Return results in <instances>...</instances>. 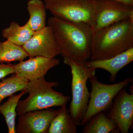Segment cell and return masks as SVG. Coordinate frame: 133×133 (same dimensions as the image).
<instances>
[{
	"instance_id": "1",
	"label": "cell",
	"mask_w": 133,
	"mask_h": 133,
	"mask_svg": "<svg viewBox=\"0 0 133 133\" xmlns=\"http://www.w3.org/2000/svg\"><path fill=\"white\" fill-rule=\"evenodd\" d=\"M48 25L52 29L64 64L69 61L85 63L90 59L93 34L90 25L54 16L49 19Z\"/></svg>"
},
{
	"instance_id": "2",
	"label": "cell",
	"mask_w": 133,
	"mask_h": 133,
	"mask_svg": "<svg viewBox=\"0 0 133 133\" xmlns=\"http://www.w3.org/2000/svg\"><path fill=\"white\" fill-rule=\"evenodd\" d=\"M132 48L133 18H130L93 33L89 60L108 59Z\"/></svg>"
},
{
	"instance_id": "3",
	"label": "cell",
	"mask_w": 133,
	"mask_h": 133,
	"mask_svg": "<svg viewBox=\"0 0 133 133\" xmlns=\"http://www.w3.org/2000/svg\"><path fill=\"white\" fill-rule=\"evenodd\" d=\"M58 85L57 81L48 82L44 77L29 81L24 90L28 94V97L19 101L16 108L17 115L31 111L66 105L70 97L52 88Z\"/></svg>"
},
{
	"instance_id": "4",
	"label": "cell",
	"mask_w": 133,
	"mask_h": 133,
	"mask_svg": "<svg viewBox=\"0 0 133 133\" xmlns=\"http://www.w3.org/2000/svg\"><path fill=\"white\" fill-rule=\"evenodd\" d=\"M72 74V99L69 107L70 114L77 125L80 124L88 106L90 92L87 85L89 78L95 75L96 70L89 68L85 63L69 61Z\"/></svg>"
},
{
	"instance_id": "5",
	"label": "cell",
	"mask_w": 133,
	"mask_h": 133,
	"mask_svg": "<svg viewBox=\"0 0 133 133\" xmlns=\"http://www.w3.org/2000/svg\"><path fill=\"white\" fill-rule=\"evenodd\" d=\"M53 16L70 21L85 23L91 26L98 7V0H43Z\"/></svg>"
},
{
	"instance_id": "6",
	"label": "cell",
	"mask_w": 133,
	"mask_h": 133,
	"mask_svg": "<svg viewBox=\"0 0 133 133\" xmlns=\"http://www.w3.org/2000/svg\"><path fill=\"white\" fill-rule=\"evenodd\" d=\"M91 85V91L88 106L80 124L84 126L94 115L99 112H105L111 107L115 97L122 89L133 81L132 77L119 83L107 84L101 83L95 75L88 79Z\"/></svg>"
},
{
	"instance_id": "7",
	"label": "cell",
	"mask_w": 133,
	"mask_h": 133,
	"mask_svg": "<svg viewBox=\"0 0 133 133\" xmlns=\"http://www.w3.org/2000/svg\"><path fill=\"white\" fill-rule=\"evenodd\" d=\"M133 18V6L114 0H98L93 33L128 18Z\"/></svg>"
},
{
	"instance_id": "8",
	"label": "cell",
	"mask_w": 133,
	"mask_h": 133,
	"mask_svg": "<svg viewBox=\"0 0 133 133\" xmlns=\"http://www.w3.org/2000/svg\"><path fill=\"white\" fill-rule=\"evenodd\" d=\"M22 47L29 57L42 56L51 58L60 55L54 33L49 25L34 32Z\"/></svg>"
},
{
	"instance_id": "9",
	"label": "cell",
	"mask_w": 133,
	"mask_h": 133,
	"mask_svg": "<svg viewBox=\"0 0 133 133\" xmlns=\"http://www.w3.org/2000/svg\"><path fill=\"white\" fill-rule=\"evenodd\" d=\"M107 116L115 122L121 133H128L133 124V94L124 88L115 97Z\"/></svg>"
},
{
	"instance_id": "10",
	"label": "cell",
	"mask_w": 133,
	"mask_h": 133,
	"mask_svg": "<svg viewBox=\"0 0 133 133\" xmlns=\"http://www.w3.org/2000/svg\"><path fill=\"white\" fill-rule=\"evenodd\" d=\"M58 110L51 108L35 110L19 115L16 127L17 133H48L51 122Z\"/></svg>"
},
{
	"instance_id": "11",
	"label": "cell",
	"mask_w": 133,
	"mask_h": 133,
	"mask_svg": "<svg viewBox=\"0 0 133 133\" xmlns=\"http://www.w3.org/2000/svg\"><path fill=\"white\" fill-rule=\"evenodd\" d=\"M59 59L42 56L30 57L13 65L15 74L29 81L44 77L51 69L58 65Z\"/></svg>"
},
{
	"instance_id": "12",
	"label": "cell",
	"mask_w": 133,
	"mask_h": 133,
	"mask_svg": "<svg viewBox=\"0 0 133 133\" xmlns=\"http://www.w3.org/2000/svg\"><path fill=\"white\" fill-rule=\"evenodd\" d=\"M133 60V48L104 60H89L86 62L87 66L91 69H103L110 74L109 79L112 82L116 80L118 72Z\"/></svg>"
},
{
	"instance_id": "13",
	"label": "cell",
	"mask_w": 133,
	"mask_h": 133,
	"mask_svg": "<svg viewBox=\"0 0 133 133\" xmlns=\"http://www.w3.org/2000/svg\"><path fill=\"white\" fill-rule=\"evenodd\" d=\"M84 126L83 133L120 132L115 122L108 118L103 111L99 112L94 115Z\"/></svg>"
},
{
	"instance_id": "14",
	"label": "cell",
	"mask_w": 133,
	"mask_h": 133,
	"mask_svg": "<svg viewBox=\"0 0 133 133\" xmlns=\"http://www.w3.org/2000/svg\"><path fill=\"white\" fill-rule=\"evenodd\" d=\"M77 126L66 105L63 106L52 119L48 133H76Z\"/></svg>"
},
{
	"instance_id": "15",
	"label": "cell",
	"mask_w": 133,
	"mask_h": 133,
	"mask_svg": "<svg viewBox=\"0 0 133 133\" xmlns=\"http://www.w3.org/2000/svg\"><path fill=\"white\" fill-rule=\"evenodd\" d=\"M29 18L26 24L32 31L40 30L46 26V9L42 0H29L27 3Z\"/></svg>"
},
{
	"instance_id": "16",
	"label": "cell",
	"mask_w": 133,
	"mask_h": 133,
	"mask_svg": "<svg viewBox=\"0 0 133 133\" xmlns=\"http://www.w3.org/2000/svg\"><path fill=\"white\" fill-rule=\"evenodd\" d=\"M34 32L26 23L21 26L13 21L8 27L3 30L2 35L6 40L22 46L31 38Z\"/></svg>"
},
{
	"instance_id": "17",
	"label": "cell",
	"mask_w": 133,
	"mask_h": 133,
	"mask_svg": "<svg viewBox=\"0 0 133 133\" xmlns=\"http://www.w3.org/2000/svg\"><path fill=\"white\" fill-rule=\"evenodd\" d=\"M26 93L25 91L23 90L17 95H10L8 100L0 106V113L5 118L9 133H16L15 121L17 107L20 99Z\"/></svg>"
},
{
	"instance_id": "18",
	"label": "cell",
	"mask_w": 133,
	"mask_h": 133,
	"mask_svg": "<svg viewBox=\"0 0 133 133\" xmlns=\"http://www.w3.org/2000/svg\"><path fill=\"white\" fill-rule=\"evenodd\" d=\"M28 57L22 46L16 45L6 40L0 42V63H9L22 61Z\"/></svg>"
},
{
	"instance_id": "19",
	"label": "cell",
	"mask_w": 133,
	"mask_h": 133,
	"mask_svg": "<svg viewBox=\"0 0 133 133\" xmlns=\"http://www.w3.org/2000/svg\"><path fill=\"white\" fill-rule=\"evenodd\" d=\"M29 81L15 74L9 77L2 79L0 82V106L5 98L24 90Z\"/></svg>"
},
{
	"instance_id": "20",
	"label": "cell",
	"mask_w": 133,
	"mask_h": 133,
	"mask_svg": "<svg viewBox=\"0 0 133 133\" xmlns=\"http://www.w3.org/2000/svg\"><path fill=\"white\" fill-rule=\"evenodd\" d=\"M13 64L9 63H0V79L5 78L6 76L15 74Z\"/></svg>"
},
{
	"instance_id": "21",
	"label": "cell",
	"mask_w": 133,
	"mask_h": 133,
	"mask_svg": "<svg viewBox=\"0 0 133 133\" xmlns=\"http://www.w3.org/2000/svg\"><path fill=\"white\" fill-rule=\"evenodd\" d=\"M120 2L124 3L127 5L133 6V0H114Z\"/></svg>"
}]
</instances>
